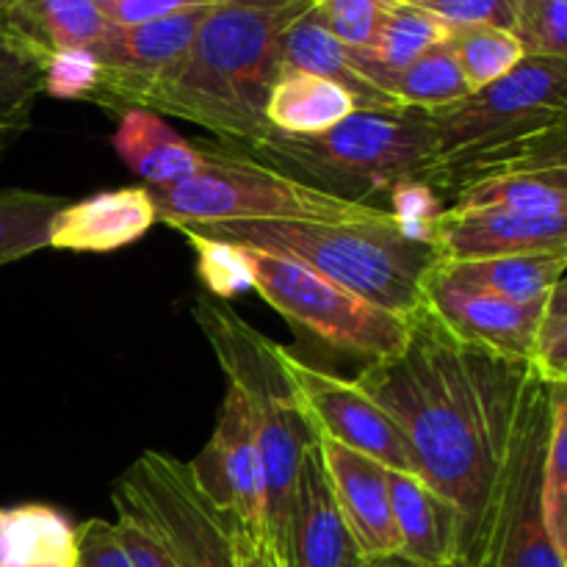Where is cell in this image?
Returning <instances> with one entry per match:
<instances>
[{
  "instance_id": "cell-15",
  "label": "cell",
  "mask_w": 567,
  "mask_h": 567,
  "mask_svg": "<svg viewBox=\"0 0 567 567\" xmlns=\"http://www.w3.org/2000/svg\"><path fill=\"white\" fill-rule=\"evenodd\" d=\"M277 557L282 567H360L363 563L338 509L319 441L302 457Z\"/></svg>"
},
{
  "instance_id": "cell-45",
  "label": "cell",
  "mask_w": 567,
  "mask_h": 567,
  "mask_svg": "<svg viewBox=\"0 0 567 567\" xmlns=\"http://www.w3.org/2000/svg\"><path fill=\"white\" fill-rule=\"evenodd\" d=\"M360 567H408V563L399 557H388V559H363Z\"/></svg>"
},
{
  "instance_id": "cell-37",
  "label": "cell",
  "mask_w": 567,
  "mask_h": 567,
  "mask_svg": "<svg viewBox=\"0 0 567 567\" xmlns=\"http://www.w3.org/2000/svg\"><path fill=\"white\" fill-rule=\"evenodd\" d=\"M520 0H430L421 9L432 11L452 28L493 25L513 31Z\"/></svg>"
},
{
  "instance_id": "cell-9",
  "label": "cell",
  "mask_w": 567,
  "mask_h": 567,
  "mask_svg": "<svg viewBox=\"0 0 567 567\" xmlns=\"http://www.w3.org/2000/svg\"><path fill=\"white\" fill-rule=\"evenodd\" d=\"M111 498L153 532L172 567H236L241 529L205 496L192 463L144 452Z\"/></svg>"
},
{
  "instance_id": "cell-2",
  "label": "cell",
  "mask_w": 567,
  "mask_h": 567,
  "mask_svg": "<svg viewBox=\"0 0 567 567\" xmlns=\"http://www.w3.org/2000/svg\"><path fill=\"white\" fill-rule=\"evenodd\" d=\"M310 0L214 6L181 61L138 86L125 109L172 114L244 147L271 131L266 103L280 78L282 31Z\"/></svg>"
},
{
  "instance_id": "cell-17",
  "label": "cell",
  "mask_w": 567,
  "mask_h": 567,
  "mask_svg": "<svg viewBox=\"0 0 567 567\" xmlns=\"http://www.w3.org/2000/svg\"><path fill=\"white\" fill-rule=\"evenodd\" d=\"M319 449L343 524L363 559L399 557L402 540L393 518L385 465L324 437H319Z\"/></svg>"
},
{
  "instance_id": "cell-29",
  "label": "cell",
  "mask_w": 567,
  "mask_h": 567,
  "mask_svg": "<svg viewBox=\"0 0 567 567\" xmlns=\"http://www.w3.org/2000/svg\"><path fill=\"white\" fill-rule=\"evenodd\" d=\"M64 208L61 197L28 188L0 192V266L50 247V227Z\"/></svg>"
},
{
  "instance_id": "cell-32",
  "label": "cell",
  "mask_w": 567,
  "mask_h": 567,
  "mask_svg": "<svg viewBox=\"0 0 567 567\" xmlns=\"http://www.w3.org/2000/svg\"><path fill=\"white\" fill-rule=\"evenodd\" d=\"M188 241V247L197 255V277L214 299H233L238 293L252 291V269H249L247 249L236 244L216 241V238L203 236L186 225H175Z\"/></svg>"
},
{
  "instance_id": "cell-43",
  "label": "cell",
  "mask_w": 567,
  "mask_h": 567,
  "mask_svg": "<svg viewBox=\"0 0 567 567\" xmlns=\"http://www.w3.org/2000/svg\"><path fill=\"white\" fill-rule=\"evenodd\" d=\"M513 177H532V181H540L546 186L557 188L567 197V161H554V164L537 166V169L524 172V175H513Z\"/></svg>"
},
{
  "instance_id": "cell-21",
  "label": "cell",
  "mask_w": 567,
  "mask_h": 567,
  "mask_svg": "<svg viewBox=\"0 0 567 567\" xmlns=\"http://www.w3.org/2000/svg\"><path fill=\"white\" fill-rule=\"evenodd\" d=\"M280 64L282 70L310 72V75L336 81L354 97L360 111H404L388 97L385 92L365 81L352 64L349 48H343L316 17L313 6L297 17L291 25L282 31L280 39Z\"/></svg>"
},
{
  "instance_id": "cell-3",
  "label": "cell",
  "mask_w": 567,
  "mask_h": 567,
  "mask_svg": "<svg viewBox=\"0 0 567 567\" xmlns=\"http://www.w3.org/2000/svg\"><path fill=\"white\" fill-rule=\"evenodd\" d=\"M186 227L216 241L293 260L402 316L424 310V280L441 264L435 244L404 236L391 214L363 221H216Z\"/></svg>"
},
{
  "instance_id": "cell-26",
  "label": "cell",
  "mask_w": 567,
  "mask_h": 567,
  "mask_svg": "<svg viewBox=\"0 0 567 567\" xmlns=\"http://www.w3.org/2000/svg\"><path fill=\"white\" fill-rule=\"evenodd\" d=\"M380 92H385L399 109H415L435 114L471 94L468 81L460 70L449 42L437 44L410 66L399 72H374L369 75Z\"/></svg>"
},
{
  "instance_id": "cell-7",
  "label": "cell",
  "mask_w": 567,
  "mask_h": 567,
  "mask_svg": "<svg viewBox=\"0 0 567 567\" xmlns=\"http://www.w3.org/2000/svg\"><path fill=\"white\" fill-rule=\"evenodd\" d=\"M197 147L205 155L197 175L177 186L150 188L158 221L169 227L216 221H363L388 214L280 175L225 144Z\"/></svg>"
},
{
  "instance_id": "cell-36",
  "label": "cell",
  "mask_w": 567,
  "mask_h": 567,
  "mask_svg": "<svg viewBox=\"0 0 567 567\" xmlns=\"http://www.w3.org/2000/svg\"><path fill=\"white\" fill-rule=\"evenodd\" d=\"M103 66L92 50H61L44 64V94L59 100H94Z\"/></svg>"
},
{
  "instance_id": "cell-25",
  "label": "cell",
  "mask_w": 567,
  "mask_h": 567,
  "mask_svg": "<svg viewBox=\"0 0 567 567\" xmlns=\"http://www.w3.org/2000/svg\"><path fill=\"white\" fill-rule=\"evenodd\" d=\"M443 271L471 288L498 293L513 302H548L554 286L567 271V255H515V258H487L446 264Z\"/></svg>"
},
{
  "instance_id": "cell-6",
  "label": "cell",
  "mask_w": 567,
  "mask_h": 567,
  "mask_svg": "<svg viewBox=\"0 0 567 567\" xmlns=\"http://www.w3.org/2000/svg\"><path fill=\"white\" fill-rule=\"evenodd\" d=\"M567 111V61L526 55L509 75L435 111V155L424 183L446 203L471 172Z\"/></svg>"
},
{
  "instance_id": "cell-39",
  "label": "cell",
  "mask_w": 567,
  "mask_h": 567,
  "mask_svg": "<svg viewBox=\"0 0 567 567\" xmlns=\"http://www.w3.org/2000/svg\"><path fill=\"white\" fill-rule=\"evenodd\" d=\"M116 535H120L122 548H125L127 559L133 567H172L169 554L164 551L158 540L153 537V532L131 515L127 509L116 507Z\"/></svg>"
},
{
  "instance_id": "cell-11",
  "label": "cell",
  "mask_w": 567,
  "mask_h": 567,
  "mask_svg": "<svg viewBox=\"0 0 567 567\" xmlns=\"http://www.w3.org/2000/svg\"><path fill=\"white\" fill-rule=\"evenodd\" d=\"M205 496L252 540L266 543V476L247 402L227 385L208 446L192 463Z\"/></svg>"
},
{
  "instance_id": "cell-22",
  "label": "cell",
  "mask_w": 567,
  "mask_h": 567,
  "mask_svg": "<svg viewBox=\"0 0 567 567\" xmlns=\"http://www.w3.org/2000/svg\"><path fill=\"white\" fill-rule=\"evenodd\" d=\"M358 111L352 94L336 81L282 70L266 103V122L286 136H321Z\"/></svg>"
},
{
  "instance_id": "cell-41",
  "label": "cell",
  "mask_w": 567,
  "mask_h": 567,
  "mask_svg": "<svg viewBox=\"0 0 567 567\" xmlns=\"http://www.w3.org/2000/svg\"><path fill=\"white\" fill-rule=\"evenodd\" d=\"M225 3H258V0H122V3L114 6L105 17H109L114 25H138V22L161 20V17L177 14V11Z\"/></svg>"
},
{
  "instance_id": "cell-1",
  "label": "cell",
  "mask_w": 567,
  "mask_h": 567,
  "mask_svg": "<svg viewBox=\"0 0 567 567\" xmlns=\"http://www.w3.org/2000/svg\"><path fill=\"white\" fill-rule=\"evenodd\" d=\"M360 388L404 435L415 476L463 518L465 567H496L515 465L551 382L449 332L430 310L410 319L402 354L369 363Z\"/></svg>"
},
{
  "instance_id": "cell-30",
  "label": "cell",
  "mask_w": 567,
  "mask_h": 567,
  "mask_svg": "<svg viewBox=\"0 0 567 567\" xmlns=\"http://www.w3.org/2000/svg\"><path fill=\"white\" fill-rule=\"evenodd\" d=\"M449 48L468 81L471 94L502 81L526 59L520 39L513 31L493 25L454 28Z\"/></svg>"
},
{
  "instance_id": "cell-31",
  "label": "cell",
  "mask_w": 567,
  "mask_h": 567,
  "mask_svg": "<svg viewBox=\"0 0 567 567\" xmlns=\"http://www.w3.org/2000/svg\"><path fill=\"white\" fill-rule=\"evenodd\" d=\"M543 507L554 543L567 563V382L551 385V426H548Z\"/></svg>"
},
{
  "instance_id": "cell-20",
  "label": "cell",
  "mask_w": 567,
  "mask_h": 567,
  "mask_svg": "<svg viewBox=\"0 0 567 567\" xmlns=\"http://www.w3.org/2000/svg\"><path fill=\"white\" fill-rule=\"evenodd\" d=\"M111 144L122 164L142 177L147 188L177 186L205 166L203 150L186 142L155 111L147 109L122 111Z\"/></svg>"
},
{
  "instance_id": "cell-12",
  "label": "cell",
  "mask_w": 567,
  "mask_h": 567,
  "mask_svg": "<svg viewBox=\"0 0 567 567\" xmlns=\"http://www.w3.org/2000/svg\"><path fill=\"white\" fill-rule=\"evenodd\" d=\"M441 264L424 280V308L463 341L507 360L532 363L548 302L524 305L471 288L449 277Z\"/></svg>"
},
{
  "instance_id": "cell-14",
  "label": "cell",
  "mask_w": 567,
  "mask_h": 567,
  "mask_svg": "<svg viewBox=\"0 0 567 567\" xmlns=\"http://www.w3.org/2000/svg\"><path fill=\"white\" fill-rule=\"evenodd\" d=\"M210 9L214 6H199L138 25H111V31L92 48L94 59L103 66L94 103L105 109H125L138 86L186 55Z\"/></svg>"
},
{
  "instance_id": "cell-47",
  "label": "cell",
  "mask_w": 567,
  "mask_h": 567,
  "mask_svg": "<svg viewBox=\"0 0 567 567\" xmlns=\"http://www.w3.org/2000/svg\"><path fill=\"white\" fill-rule=\"evenodd\" d=\"M17 0H0V22H6V17H9L11 6H14Z\"/></svg>"
},
{
  "instance_id": "cell-49",
  "label": "cell",
  "mask_w": 567,
  "mask_h": 567,
  "mask_svg": "<svg viewBox=\"0 0 567 567\" xmlns=\"http://www.w3.org/2000/svg\"><path fill=\"white\" fill-rule=\"evenodd\" d=\"M408 567H415V565L408 563ZM443 567H465V565H463V563H454V565H443Z\"/></svg>"
},
{
  "instance_id": "cell-4",
  "label": "cell",
  "mask_w": 567,
  "mask_h": 567,
  "mask_svg": "<svg viewBox=\"0 0 567 567\" xmlns=\"http://www.w3.org/2000/svg\"><path fill=\"white\" fill-rule=\"evenodd\" d=\"M230 150L332 197L385 208L380 199H388L399 183H424L435 155V120L415 109H358L321 136L266 131L255 142Z\"/></svg>"
},
{
  "instance_id": "cell-35",
  "label": "cell",
  "mask_w": 567,
  "mask_h": 567,
  "mask_svg": "<svg viewBox=\"0 0 567 567\" xmlns=\"http://www.w3.org/2000/svg\"><path fill=\"white\" fill-rule=\"evenodd\" d=\"M449 203L432 186L421 181H404L388 194L385 210L399 230L413 241H435V230L446 214Z\"/></svg>"
},
{
  "instance_id": "cell-38",
  "label": "cell",
  "mask_w": 567,
  "mask_h": 567,
  "mask_svg": "<svg viewBox=\"0 0 567 567\" xmlns=\"http://www.w3.org/2000/svg\"><path fill=\"white\" fill-rule=\"evenodd\" d=\"M75 567H133L114 524L92 518L78 526Z\"/></svg>"
},
{
  "instance_id": "cell-16",
  "label": "cell",
  "mask_w": 567,
  "mask_h": 567,
  "mask_svg": "<svg viewBox=\"0 0 567 567\" xmlns=\"http://www.w3.org/2000/svg\"><path fill=\"white\" fill-rule=\"evenodd\" d=\"M548 426H551V391L532 415L520 446L496 567H567L563 551L548 532L546 507H543Z\"/></svg>"
},
{
  "instance_id": "cell-13",
  "label": "cell",
  "mask_w": 567,
  "mask_h": 567,
  "mask_svg": "<svg viewBox=\"0 0 567 567\" xmlns=\"http://www.w3.org/2000/svg\"><path fill=\"white\" fill-rule=\"evenodd\" d=\"M446 264L515 255H567V205L559 208H454L432 241Z\"/></svg>"
},
{
  "instance_id": "cell-10",
  "label": "cell",
  "mask_w": 567,
  "mask_h": 567,
  "mask_svg": "<svg viewBox=\"0 0 567 567\" xmlns=\"http://www.w3.org/2000/svg\"><path fill=\"white\" fill-rule=\"evenodd\" d=\"M282 363L316 437L354 449L382 463L388 471L415 474L413 457L399 426L358 382L313 369L288 349H282Z\"/></svg>"
},
{
  "instance_id": "cell-23",
  "label": "cell",
  "mask_w": 567,
  "mask_h": 567,
  "mask_svg": "<svg viewBox=\"0 0 567 567\" xmlns=\"http://www.w3.org/2000/svg\"><path fill=\"white\" fill-rule=\"evenodd\" d=\"M78 526L48 504L0 507V567H75Z\"/></svg>"
},
{
  "instance_id": "cell-33",
  "label": "cell",
  "mask_w": 567,
  "mask_h": 567,
  "mask_svg": "<svg viewBox=\"0 0 567 567\" xmlns=\"http://www.w3.org/2000/svg\"><path fill=\"white\" fill-rule=\"evenodd\" d=\"M396 0H310L321 25L349 50H371Z\"/></svg>"
},
{
  "instance_id": "cell-42",
  "label": "cell",
  "mask_w": 567,
  "mask_h": 567,
  "mask_svg": "<svg viewBox=\"0 0 567 567\" xmlns=\"http://www.w3.org/2000/svg\"><path fill=\"white\" fill-rule=\"evenodd\" d=\"M236 567H282V563L275 554V548H269L260 540H252V537H247L241 532V535H238Z\"/></svg>"
},
{
  "instance_id": "cell-44",
  "label": "cell",
  "mask_w": 567,
  "mask_h": 567,
  "mask_svg": "<svg viewBox=\"0 0 567 567\" xmlns=\"http://www.w3.org/2000/svg\"><path fill=\"white\" fill-rule=\"evenodd\" d=\"M567 316V271L559 277V282L554 286L551 297L546 305V319H565Z\"/></svg>"
},
{
  "instance_id": "cell-40",
  "label": "cell",
  "mask_w": 567,
  "mask_h": 567,
  "mask_svg": "<svg viewBox=\"0 0 567 567\" xmlns=\"http://www.w3.org/2000/svg\"><path fill=\"white\" fill-rule=\"evenodd\" d=\"M532 365H535L537 374L546 382H551V385L567 382V316L565 319L543 321Z\"/></svg>"
},
{
  "instance_id": "cell-28",
  "label": "cell",
  "mask_w": 567,
  "mask_h": 567,
  "mask_svg": "<svg viewBox=\"0 0 567 567\" xmlns=\"http://www.w3.org/2000/svg\"><path fill=\"white\" fill-rule=\"evenodd\" d=\"M48 55L0 22V153L31 125Z\"/></svg>"
},
{
  "instance_id": "cell-18",
  "label": "cell",
  "mask_w": 567,
  "mask_h": 567,
  "mask_svg": "<svg viewBox=\"0 0 567 567\" xmlns=\"http://www.w3.org/2000/svg\"><path fill=\"white\" fill-rule=\"evenodd\" d=\"M158 221L147 186L111 188L64 205L50 227V247L66 252H114L147 236Z\"/></svg>"
},
{
  "instance_id": "cell-24",
  "label": "cell",
  "mask_w": 567,
  "mask_h": 567,
  "mask_svg": "<svg viewBox=\"0 0 567 567\" xmlns=\"http://www.w3.org/2000/svg\"><path fill=\"white\" fill-rule=\"evenodd\" d=\"M6 25L44 55H53L61 50H92L114 22L94 0H17Z\"/></svg>"
},
{
  "instance_id": "cell-27",
  "label": "cell",
  "mask_w": 567,
  "mask_h": 567,
  "mask_svg": "<svg viewBox=\"0 0 567 567\" xmlns=\"http://www.w3.org/2000/svg\"><path fill=\"white\" fill-rule=\"evenodd\" d=\"M452 31L454 28L432 11L396 0L374 48L365 50V53L349 50V55H352L354 70L369 81V75H374V72L404 70L424 53H430L432 48L449 42Z\"/></svg>"
},
{
  "instance_id": "cell-19",
  "label": "cell",
  "mask_w": 567,
  "mask_h": 567,
  "mask_svg": "<svg viewBox=\"0 0 567 567\" xmlns=\"http://www.w3.org/2000/svg\"><path fill=\"white\" fill-rule=\"evenodd\" d=\"M396 518L399 559L415 567H443L463 559V518L452 502L437 496L415 474L388 471Z\"/></svg>"
},
{
  "instance_id": "cell-46",
  "label": "cell",
  "mask_w": 567,
  "mask_h": 567,
  "mask_svg": "<svg viewBox=\"0 0 567 567\" xmlns=\"http://www.w3.org/2000/svg\"><path fill=\"white\" fill-rule=\"evenodd\" d=\"M94 3H97V9L103 11V14H109V11L114 9V6H120L122 0H94Z\"/></svg>"
},
{
  "instance_id": "cell-8",
  "label": "cell",
  "mask_w": 567,
  "mask_h": 567,
  "mask_svg": "<svg viewBox=\"0 0 567 567\" xmlns=\"http://www.w3.org/2000/svg\"><path fill=\"white\" fill-rule=\"evenodd\" d=\"M247 258L255 280L252 291H258L282 319L319 341L369 358L371 363L396 358L408 347L413 316L380 308L288 258L255 249H247Z\"/></svg>"
},
{
  "instance_id": "cell-5",
  "label": "cell",
  "mask_w": 567,
  "mask_h": 567,
  "mask_svg": "<svg viewBox=\"0 0 567 567\" xmlns=\"http://www.w3.org/2000/svg\"><path fill=\"white\" fill-rule=\"evenodd\" d=\"M192 316L208 338L227 385L247 402L266 476V546L277 554L302 457L319 437L293 391L282 347L214 297L194 299Z\"/></svg>"
},
{
  "instance_id": "cell-48",
  "label": "cell",
  "mask_w": 567,
  "mask_h": 567,
  "mask_svg": "<svg viewBox=\"0 0 567 567\" xmlns=\"http://www.w3.org/2000/svg\"><path fill=\"white\" fill-rule=\"evenodd\" d=\"M399 3H413V6H424V3H430V0H399Z\"/></svg>"
},
{
  "instance_id": "cell-34",
  "label": "cell",
  "mask_w": 567,
  "mask_h": 567,
  "mask_svg": "<svg viewBox=\"0 0 567 567\" xmlns=\"http://www.w3.org/2000/svg\"><path fill=\"white\" fill-rule=\"evenodd\" d=\"M513 33L526 55L567 61V0H520Z\"/></svg>"
}]
</instances>
